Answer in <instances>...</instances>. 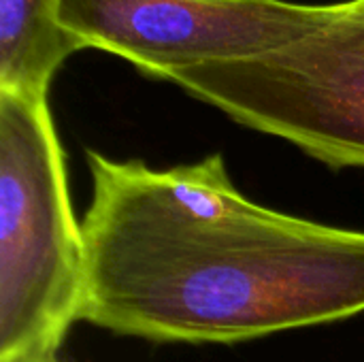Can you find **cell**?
<instances>
[{"instance_id":"1","label":"cell","mask_w":364,"mask_h":362,"mask_svg":"<svg viewBox=\"0 0 364 362\" xmlns=\"http://www.w3.org/2000/svg\"><path fill=\"white\" fill-rule=\"evenodd\" d=\"M79 320L156 344H241L364 314V230L241 194L213 154L151 169L87 149Z\"/></svg>"},{"instance_id":"2","label":"cell","mask_w":364,"mask_h":362,"mask_svg":"<svg viewBox=\"0 0 364 362\" xmlns=\"http://www.w3.org/2000/svg\"><path fill=\"white\" fill-rule=\"evenodd\" d=\"M83 237L47 98L0 90V362H53L83 301Z\"/></svg>"},{"instance_id":"5","label":"cell","mask_w":364,"mask_h":362,"mask_svg":"<svg viewBox=\"0 0 364 362\" xmlns=\"http://www.w3.org/2000/svg\"><path fill=\"white\" fill-rule=\"evenodd\" d=\"M60 0H0V90L47 98L81 43L58 23Z\"/></svg>"},{"instance_id":"3","label":"cell","mask_w":364,"mask_h":362,"mask_svg":"<svg viewBox=\"0 0 364 362\" xmlns=\"http://www.w3.org/2000/svg\"><path fill=\"white\" fill-rule=\"evenodd\" d=\"M160 81L333 169L364 166V0H348L333 23L277 51Z\"/></svg>"},{"instance_id":"4","label":"cell","mask_w":364,"mask_h":362,"mask_svg":"<svg viewBox=\"0 0 364 362\" xmlns=\"http://www.w3.org/2000/svg\"><path fill=\"white\" fill-rule=\"evenodd\" d=\"M348 2L288 0H60L58 23L160 81L179 68L250 60L333 23Z\"/></svg>"},{"instance_id":"6","label":"cell","mask_w":364,"mask_h":362,"mask_svg":"<svg viewBox=\"0 0 364 362\" xmlns=\"http://www.w3.org/2000/svg\"><path fill=\"white\" fill-rule=\"evenodd\" d=\"M53 362H58V361H53Z\"/></svg>"}]
</instances>
